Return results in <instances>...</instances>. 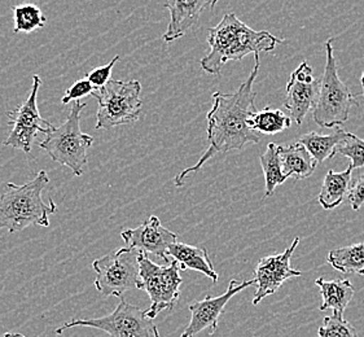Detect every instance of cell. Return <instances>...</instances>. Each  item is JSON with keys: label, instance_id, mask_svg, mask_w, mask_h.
I'll use <instances>...</instances> for the list:
<instances>
[{"label": "cell", "instance_id": "cell-11", "mask_svg": "<svg viewBox=\"0 0 364 337\" xmlns=\"http://www.w3.org/2000/svg\"><path fill=\"white\" fill-rule=\"evenodd\" d=\"M299 237H296L289 248L272 256L263 257L257 264L255 272V291L253 305H258L263 299L269 294L277 292V289L284 284L288 279L301 277L302 272L293 269L291 266V258L296 248L299 247Z\"/></svg>", "mask_w": 364, "mask_h": 337}, {"label": "cell", "instance_id": "cell-24", "mask_svg": "<svg viewBox=\"0 0 364 337\" xmlns=\"http://www.w3.org/2000/svg\"><path fill=\"white\" fill-rule=\"evenodd\" d=\"M14 18H15L14 33L16 34L17 33L29 34L36 29L43 28L47 21L42 9L31 3L14 7Z\"/></svg>", "mask_w": 364, "mask_h": 337}, {"label": "cell", "instance_id": "cell-6", "mask_svg": "<svg viewBox=\"0 0 364 337\" xmlns=\"http://www.w3.org/2000/svg\"><path fill=\"white\" fill-rule=\"evenodd\" d=\"M141 83L139 81H112L92 97L97 100L96 129L109 130L116 126L129 125L138 121L143 108Z\"/></svg>", "mask_w": 364, "mask_h": 337}, {"label": "cell", "instance_id": "cell-26", "mask_svg": "<svg viewBox=\"0 0 364 337\" xmlns=\"http://www.w3.org/2000/svg\"><path fill=\"white\" fill-rule=\"evenodd\" d=\"M318 335L319 337H358L357 330L337 313L324 318Z\"/></svg>", "mask_w": 364, "mask_h": 337}, {"label": "cell", "instance_id": "cell-23", "mask_svg": "<svg viewBox=\"0 0 364 337\" xmlns=\"http://www.w3.org/2000/svg\"><path fill=\"white\" fill-rule=\"evenodd\" d=\"M263 176H264V198H269L277 186L288 179L283 173V166L279 156V144L269 143L266 152L261 156Z\"/></svg>", "mask_w": 364, "mask_h": 337}, {"label": "cell", "instance_id": "cell-17", "mask_svg": "<svg viewBox=\"0 0 364 337\" xmlns=\"http://www.w3.org/2000/svg\"><path fill=\"white\" fill-rule=\"evenodd\" d=\"M279 156L285 176H294L299 181L311 176L319 165L301 143L279 146Z\"/></svg>", "mask_w": 364, "mask_h": 337}, {"label": "cell", "instance_id": "cell-31", "mask_svg": "<svg viewBox=\"0 0 364 337\" xmlns=\"http://www.w3.org/2000/svg\"><path fill=\"white\" fill-rule=\"evenodd\" d=\"M360 82H362V88H363V96H364V72H363V74H362V80H360Z\"/></svg>", "mask_w": 364, "mask_h": 337}, {"label": "cell", "instance_id": "cell-9", "mask_svg": "<svg viewBox=\"0 0 364 337\" xmlns=\"http://www.w3.org/2000/svg\"><path fill=\"white\" fill-rule=\"evenodd\" d=\"M146 314V310L121 299L109 316L96 319H73L56 330L58 335L72 327H92L104 331L109 337H161L157 326Z\"/></svg>", "mask_w": 364, "mask_h": 337}, {"label": "cell", "instance_id": "cell-16", "mask_svg": "<svg viewBox=\"0 0 364 337\" xmlns=\"http://www.w3.org/2000/svg\"><path fill=\"white\" fill-rule=\"evenodd\" d=\"M168 257H171L176 261L181 270H195L203 272L208 278H210L214 283L218 282V274L214 270L208 250L190 244L176 242L168 250Z\"/></svg>", "mask_w": 364, "mask_h": 337}, {"label": "cell", "instance_id": "cell-4", "mask_svg": "<svg viewBox=\"0 0 364 337\" xmlns=\"http://www.w3.org/2000/svg\"><path fill=\"white\" fill-rule=\"evenodd\" d=\"M87 104L74 102L64 124L55 126L39 143L41 149L50 154L52 161L70 168L75 176L85 173L87 165L88 148L94 144V138L80 130V112Z\"/></svg>", "mask_w": 364, "mask_h": 337}, {"label": "cell", "instance_id": "cell-29", "mask_svg": "<svg viewBox=\"0 0 364 337\" xmlns=\"http://www.w3.org/2000/svg\"><path fill=\"white\" fill-rule=\"evenodd\" d=\"M350 205L358 212L364 205V176H358L349 192Z\"/></svg>", "mask_w": 364, "mask_h": 337}, {"label": "cell", "instance_id": "cell-15", "mask_svg": "<svg viewBox=\"0 0 364 337\" xmlns=\"http://www.w3.org/2000/svg\"><path fill=\"white\" fill-rule=\"evenodd\" d=\"M217 0H193V1H181L171 0L166 1L165 7L170 11V22L168 29L164 34V41L166 43L174 42L184 37L186 33L196 23L198 17L206 8H214Z\"/></svg>", "mask_w": 364, "mask_h": 337}, {"label": "cell", "instance_id": "cell-8", "mask_svg": "<svg viewBox=\"0 0 364 337\" xmlns=\"http://www.w3.org/2000/svg\"><path fill=\"white\" fill-rule=\"evenodd\" d=\"M139 250L129 247L100 257L92 262L96 289L104 296L121 297L130 289H141Z\"/></svg>", "mask_w": 364, "mask_h": 337}, {"label": "cell", "instance_id": "cell-18", "mask_svg": "<svg viewBox=\"0 0 364 337\" xmlns=\"http://www.w3.org/2000/svg\"><path fill=\"white\" fill-rule=\"evenodd\" d=\"M353 166L343 170L341 173H336L333 170H328L327 176H324V182L321 186V193L318 201L326 210H332L343 204V200L349 198L350 188L353 184Z\"/></svg>", "mask_w": 364, "mask_h": 337}, {"label": "cell", "instance_id": "cell-19", "mask_svg": "<svg viewBox=\"0 0 364 337\" xmlns=\"http://www.w3.org/2000/svg\"><path fill=\"white\" fill-rule=\"evenodd\" d=\"M316 286L321 288V311H326L328 309H333V313L343 316L345 309L348 308L350 301L354 297V286L350 280H326L318 278L315 280Z\"/></svg>", "mask_w": 364, "mask_h": 337}, {"label": "cell", "instance_id": "cell-14", "mask_svg": "<svg viewBox=\"0 0 364 337\" xmlns=\"http://www.w3.org/2000/svg\"><path fill=\"white\" fill-rule=\"evenodd\" d=\"M121 237L126 247L160 257L168 264L173 261L168 260V248L178 242V235L164 228L156 215H151L136 228H124L121 231Z\"/></svg>", "mask_w": 364, "mask_h": 337}, {"label": "cell", "instance_id": "cell-10", "mask_svg": "<svg viewBox=\"0 0 364 337\" xmlns=\"http://www.w3.org/2000/svg\"><path fill=\"white\" fill-rule=\"evenodd\" d=\"M41 85L42 78L38 74H34L33 86L28 99L15 110H8L7 117L9 119L11 132L3 143L4 146L30 154L37 132L47 135L55 127L51 122L41 116L38 109L37 96Z\"/></svg>", "mask_w": 364, "mask_h": 337}, {"label": "cell", "instance_id": "cell-25", "mask_svg": "<svg viewBox=\"0 0 364 337\" xmlns=\"http://www.w3.org/2000/svg\"><path fill=\"white\" fill-rule=\"evenodd\" d=\"M336 154H343L351 161L353 168H360L364 166V140L358 138L357 135L346 132L343 140L336 148Z\"/></svg>", "mask_w": 364, "mask_h": 337}, {"label": "cell", "instance_id": "cell-3", "mask_svg": "<svg viewBox=\"0 0 364 337\" xmlns=\"http://www.w3.org/2000/svg\"><path fill=\"white\" fill-rule=\"evenodd\" d=\"M48 183L47 171L41 170L28 183L6 184L0 196V230L6 228L12 234L31 225L50 228L48 217L58 212V206L52 198L48 203L43 201L42 192Z\"/></svg>", "mask_w": 364, "mask_h": 337}, {"label": "cell", "instance_id": "cell-5", "mask_svg": "<svg viewBox=\"0 0 364 337\" xmlns=\"http://www.w3.org/2000/svg\"><path fill=\"white\" fill-rule=\"evenodd\" d=\"M354 105H358L355 96L337 73L333 39H328L326 42V66L319 97L313 110L314 121L321 127L327 129L343 125L349 119L350 109Z\"/></svg>", "mask_w": 364, "mask_h": 337}, {"label": "cell", "instance_id": "cell-28", "mask_svg": "<svg viewBox=\"0 0 364 337\" xmlns=\"http://www.w3.org/2000/svg\"><path fill=\"white\" fill-rule=\"evenodd\" d=\"M95 92V87L88 82L87 78H82L78 81L74 82L70 87L68 88L65 94L61 99V104L66 105V104L72 103V102H80L82 97L86 96H91Z\"/></svg>", "mask_w": 364, "mask_h": 337}, {"label": "cell", "instance_id": "cell-13", "mask_svg": "<svg viewBox=\"0 0 364 337\" xmlns=\"http://www.w3.org/2000/svg\"><path fill=\"white\" fill-rule=\"evenodd\" d=\"M250 286H255V280H247L239 284L232 279L225 294H220L218 297L206 296L204 300L192 302L188 306L191 321L181 337H195L204 330H209V333L213 335L218 328L219 316L223 313L227 302L231 300L235 294Z\"/></svg>", "mask_w": 364, "mask_h": 337}, {"label": "cell", "instance_id": "cell-21", "mask_svg": "<svg viewBox=\"0 0 364 337\" xmlns=\"http://www.w3.org/2000/svg\"><path fill=\"white\" fill-rule=\"evenodd\" d=\"M328 262L335 270L343 274L364 275V242L331 250Z\"/></svg>", "mask_w": 364, "mask_h": 337}, {"label": "cell", "instance_id": "cell-7", "mask_svg": "<svg viewBox=\"0 0 364 337\" xmlns=\"http://www.w3.org/2000/svg\"><path fill=\"white\" fill-rule=\"evenodd\" d=\"M139 269L141 289L146 291L151 299V306L146 314L149 319H154L164 310H173L181 296V266L176 261L170 264H154L146 253H139Z\"/></svg>", "mask_w": 364, "mask_h": 337}, {"label": "cell", "instance_id": "cell-20", "mask_svg": "<svg viewBox=\"0 0 364 337\" xmlns=\"http://www.w3.org/2000/svg\"><path fill=\"white\" fill-rule=\"evenodd\" d=\"M346 132L338 129L335 134L323 135L319 132H309L299 138V143L306 147L309 154L313 156L314 160L321 164L328 159H333L336 156V148L338 143L343 140Z\"/></svg>", "mask_w": 364, "mask_h": 337}, {"label": "cell", "instance_id": "cell-1", "mask_svg": "<svg viewBox=\"0 0 364 337\" xmlns=\"http://www.w3.org/2000/svg\"><path fill=\"white\" fill-rule=\"evenodd\" d=\"M255 68L249 74L247 81L241 83L232 94H222L215 91L213 94V108L208 113V140L209 147L200 160L191 168H184L175 176L174 184L182 187L186 179L198 171L206 162L218 154L230 151H240L248 143H258L259 135L248 126V118L257 112L253 83L259 72V55H255Z\"/></svg>", "mask_w": 364, "mask_h": 337}, {"label": "cell", "instance_id": "cell-22", "mask_svg": "<svg viewBox=\"0 0 364 337\" xmlns=\"http://www.w3.org/2000/svg\"><path fill=\"white\" fill-rule=\"evenodd\" d=\"M248 126L258 134L275 135L291 127V118L285 116L282 110L264 108L257 110L248 118Z\"/></svg>", "mask_w": 364, "mask_h": 337}, {"label": "cell", "instance_id": "cell-27", "mask_svg": "<svg viewBox=\"0 0 364 337\" xmlns=\"http://www.w3.org/2000/svg\"><path fill=\"white\" fill-rule=\"evenodd\" d=\"M119 59H121V56L117 55L113 59L110 60L107 65L97 66L95 69H92L91 72H88L87 75H86L88 82H90L94 87L97 88V90L105 87V86L112 81V80H110L112 70H113V68H114L117 63L119 61Z\"/></svg>", "mask_w": 364, "mask_h": 337}, {"label": "cell", "instance_id": "cell-12", "mask_svg": "<svg viewBox=\"0 0 364 337\" xmlns=\"http://www.w3.org/2000/svg\"><path fill=\"white\" fill-rule=\"evenodd\" d=\"M321 80L314 75L313 68L307 61H304L291 73L287 83L284 107L291 112L297 125H302L307 113L315 108L321 92Z\"/></svg>", "mask_w": 364, "mask_h": 337}, {"label": "cell", "instance_id": "cell-30", "mask_svg": "<svg viewBox=\"0 0 364 337\" xmlns=\"http://www.w3.org/2000/svg\"><path fill=\"white\" fill-rule=\"evenodd\" d=\"M4 337H25L21 333H12V332H7Z\"/></svg>", "mask_w": 364, "mask_h": 337}, {"label": "cell", "instance_id": "cell-2", "mask_svg": "<svg viewBox=\"0 0 364 337\" xmlns=\"http://www.w3.org/2000/svg\"><path fill=\"white\" fill-rule=\"evenodd\" d=\"M208 43L209 51L201 59L206 73L218 75L228 61H240L250 53L272 52L283 39L272 36L267 30L257 31L241 21L233 12L223 16L217 26L210 28Z\"/></svg>", "mask_w": 364, "mask_h": 337}]
</instances>
